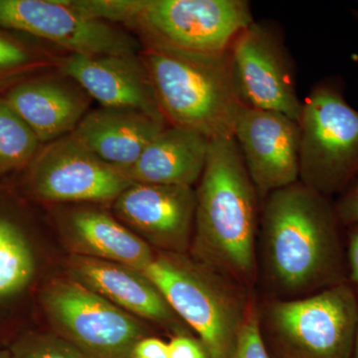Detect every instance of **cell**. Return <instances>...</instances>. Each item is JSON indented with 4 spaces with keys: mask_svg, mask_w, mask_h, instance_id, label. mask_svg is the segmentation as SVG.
Segmentation results:
<instances>
[{
    "mask_svg": "<svg viewBox=\"0 0 358 358\" xmlns=\"http://www.w3.org/2000/svg\"><path fill=\"white\" fill-rule=\"evenodd\" d=\"M345 229L348 279L358 293V225L350 226Z\"/></svg>",
    "mask_w": 358,
    "mask_h": 358,
    "instance_id": "4316f807",
    "label": "cell"
},
{
    "mask_svg": "<svg viewBox=\"0 0 358 358\" xmlns=\"http://www.w3.org/2000/svg\"><path fill=\"white\" fill-rule=\"evenodd\" d=\"M352 15L353 17L355 18V20L358 22V9H355V10H352Z\"/></svg>",
    "mask_w": 358,
    "mask_h": 358,
    "instance_id": "4dcf8cb0",
    "label": "cell"
},
{
    "mask_svg": "<svg viewBox=\"0 0 358 358\" xmlns=\"http://www.w3.org/2000/svg\"><path fill=\"white\" fill-rule=\"evenodd\" d=\"M140 57L169 126L215 140L233 136L242 105L231 74L229 51L200 54L143 44Z\"/></svg>",
    "mask_w": 358,
    "mask_h": 358,
    "instance_id": "3957f363",
    "label": "cell"
},
{
    "mask_svg": "<svg viewBox=\"0 0 358 358\" xmlns=\"http://www.w3.org/2000/svg\"><path fill=\"white\" fill-rule=\"evenodd\" d=\"M167 126L166 120L140 110L101 107L87 113L71 134L99 159L126 171Z\"/></svg>",
    "mask_w": 358,
    "mask_h": 358,
    "instance_id": "ac0fdd59",
    "label": "cell"
},
{
    "mask_svg": "<svg viewBox=\"0 0 358 358\" xmlns=\"http://www.w3.org/2000/svg\"><path fill=\"white\" fill-rule=\"evenodd\" d=\"M0 358H11L9 350H0Z\"/></svg>",
    "mask_w": 358,
    "mask_h": 358,
    "instance_id": "f1b7e54d",
    "label": "cell"
},
{
    "mask_svg": "<svg viewBox=\"0 0 358 358\" xmlns=\"http://www.w3.org/2000/svg\"><path fill=\"white\" fill-rule=\"evenodd\" d=\"M233 138L261 201L275 190L298 182V122L280 113L242 106Z\"/></svg>",
    "mask_w": 358,
    "mask_h": 358,
    "instance_id": "7c38bea8",
    "label": "cell"
},
{
    "mask_svg": "<svg viewBox=\"0 0 358 358\" xmlns=\"http://www.w3.org/2000/svg\"><path fill=\"white\" fill-rule=\"evenodd\" d=\"M334 207L343 227L358 225V178L338 195Z\"/></svg>",
    "mask_w": 358,
    "mask_h": 358,
    "instance_id": "d4e9b609",
    "label": "cell"
},
{
    "mask_svg": "<svg viewBox=\"0 0 358 358\" xmlns=\"http://www.w3.org/2000/svg\"><path fill=\"white\" fill-rule=\"evenodd\" d=\"M131 358H169V343L154 336L141 338L131 350Z\"/></svg>",
    "mask_w": 358,
    "mask_h": 358,
    "instance_id": "83f0119b",
    "label": "cell"
},
{
    "mask_svg": "<svg viewBox=\"0 0 358 358\" xmlns=\"http://www.w3.org/2000/svg\"><path fill=\"white\" fill-rule=\"evenodd\" d=\"M300 178L333 199L358 178V110L346 101L336 77L315 84L301 101Z\"/></svg>",
    "mask_w": 358,
    "mask_h": 358,
    "instance_id": "8992f818",
    "label": "cell"
},
{
    "mask_svg": "<svg viewBox=\"0 0 358 358\" xmlns=\"http://www.w3.org/2000/svg\"><path fill=\"white\" fill-rule=\"evenodd\" d=\"M11 358H93L56 334H31L8 348Z\"/></svg>",
    "mask_w": 358,
    "mask_h": 358,
    "instance_id": "603a6c76",
    "label": "cell"
},
{
    "mask_svg": "<svg viewBox=\"0 0 358 358\" xmlns=\"http://www.w3.org/2000/svg\"><path fill=\"white\" fill-rule=\"evenodd\" d=\"M43 147L0 94V180L23 173Z\"/></svg>",
    "mask_w": 358,
    "mask_h": 358,
    "instance_id": "44dd1931",
    "label": "cell"
},
{
    "mask_svg": "<svg viewBox=\"0 0 358 358\" xmlns=\"http://www.w3.org/2000/svg\"><path fill=\"white\" fill-rule=\"evenodd\" d=\"M41 303L54 334L93 358H131L134 345L152 336L147 322L69 277L47 284Z\"/></svg>",
    "mask_w": 358,
    "mask_h": 358,
    "instance_id": "ba28073f",
    "label": "cell"
},
{
    "mask_svg": "<svg viewBox=\"0 0 358 358\" xmlns=\"http://www.w3.org/2000/svg\"><path fill=\"white\" fill-rule=\"evenodd\" d=\"M23 187L44 202H114L133 181L72 134L47 143L23 171Z\"/></svg>",
    "mask_w": 358,
    "mask_h": 358,
    "instance_id": "9c48e42d",
    "label": "cell"
},
{
    "mask_svg": "<svg viewBox=\"0 0 358 358\" xmlns=\"http://www.w3.org/2000/svg\"><path fill=\"white\" fill-rule=\"evenodd\" d=\"M0 27L81 55H138V40L90 17L70 0H0Z\"/></svg>",
    "mask_w": 358,
    "mask_h": 358,
    "instance_id": "8fae6325",
    "label": "cell"
},
{
    "mask_svg": "<svg viewBox=\"0 0 358 358\" xmlns=\"http://www.w3.org/2000/svg\"><path fill=\"white\" fill-rule=\"evenodd\" d=\"M196 193L188 186L133 183L113 202L114 216L157 251L187 254Z\"/></svg>",
    "mask_w": 358,
    "mask_h": 358,
    "instance_id": "4fadbf2b",
    "label": "cell"
},
{
    "mask_svg": "<svg viewBox=\"0 0 358 358\" xmlns=\"http://www.w3.org/2000/svg\"><path fill=\"white\" fill-rule=\"evenodd\" d=\"M352 358H358V327L357 334V341H355V352H353Z\"/></svg>",
    "mask_w": 358,
    "mask_h": 358,
    "instance_id": "f546056e",
    "label": "cell"
},
{
    "mask_svg": "<svg viewBox=\"0 0 358 358\" xmlns=\"http://www.w3.org/2000/svg\"><path fill=\"white\" fill-rule=\"evenodd\" d=\"M258 317L270 358H352L358 293L346 282L303 298H258Z\"/></svg>",
    "mask_w": 358,
    "mask_h": 358,
    "instance_id": "5b68a950",
    "label": "cell"
},
{
    "mask_svg": "<svg viewBox=\"0 0 358 358\" xmlns=\"http://www.w3.org/2000/svg\"><path fill=\"white\" fill-rule=\"evenodd\" d=\"M233 358H270L259 329L258 296L245 320Z\"/></svg>",
    "mask_w": 358,
    "mask_h": 358,
    "instance_id": "cb8c5ba5",
    "label": "cell"
},
{
    "mask_svg": "<svg viewBox=\"0 0 358 358\" xmlns=\"http://www.w3.org/2000/svg\"><path fill=\"white\" fill-rule=\"evenodd\" d=\"M61 70L102 107L140 110L164 119L140 55L70 54Z\"/></svg>",
    "mask_w": 358,
    "mask_h": 358,
    "instance_id": "9a60e30c",
    "label": "cell"
},
{
    "mask_svg": "<svg viewBox=\"0 0 358 358\" xmlns=\"http://www.w3.org/2000/svg\"><path fill=\"white\" fill-rule=\"evenodd\" d=\"M58 226L72 255L121 264L138 271L154 259L152 247L101 209L74 207L59 217Z\"/></svg>",
    "mask_w": 358,
    "mask_h": 358,
    "instance_id": "e0dca14e",
    "label": "cell"
},
{
    "mask_svg": "<svg viewBox=\"0 0 358 358\" xmlns=\"http://www.w3.org/2000/svg\"><path fill=\"white\" fill-rule=\"evenodd\" d=\"M210 141L190 129L169 124L124 173L134 183L193 187L203 173Z\"/></svg>",
    "mask_w": 358,
    "mask_h": 358,
    "instance_id": "d6986e66",
    "label": "cell"
},
{
    "mask_svg": "<svg viewBox=\"0 0 358 358\" xmlns=\"http://www.w3.org/2000/svg\"><path fill=\"white\" fill-rule=\"evenodd\" d=\"M197 185L188 254L243 288L256 291L262 201L233 136L211 140Z\"/></svg>",
    "mask_w": 358,
    "mask_h": 358,
    "instance_id": "7a4b0ae2",
    "label": "cell"
},
{
    "mask_svg": "<svg viewBox=\"0 0 358 358\" xmlns=\"http://www.w3.org/2000/svg\"><path fill=\"white\" fill-rule=\"evenodd\" d=\"M1 95L43 145L72 133L91 99L78 85L46 76L25 78Z\"/></svg>",
    "mask_w": 358,
    "mask_h": 358,
    "instance_id": "2e32d148",
    "label": "cell"
},
{
    "mask_svg": "<svg viewBox=\"0 0 358 358\" xmlns=\"http://www.w3.org/2000/svg\"><path fill=\"white\" fill-rule=\"evenodd\" d=\"M141 272L197 334L209 358H233L257 291L243 288L188 253L155 250Z\"/></svg>",
    "mask_w": 358,
    "mask_h": 358,
    "instance_id": "277c9868",
    "label": "cell"
},
{
    "mask_svg": "<svg viewBox=\"0 0 358 358\" xmlns=\"http://www.w3.org/2000/svg\"><path fill=\"white\" fill-rule=\"evenodd\" d=\"M9 211L0 205V303L29 288L37 268L31 242L22 224Z\"/></svg>",
    "mask_w": 358,
    "mask_h": 358,
    "instance_id": "ffe728a7",
    "label": "cell"
},
{
    "mask_svg": "<svg viewBox=\"0 0 358 358\" xmlns=\"http://www.w3.org/2000/svg\"><path fill=\"white\" fill-rule=\"evenodd\" d=\"M70 279L100 294L134 317L152 322L176 336L190 333L159 289L141 271L98 259L71 255L66 262Z\"/></svg>",
    "mask_w": 358,
    "mask_h": 358,
    "instance_id": "5bb4252c",
    "label": "cell"
},
{
    "mask_svg": "<svg viewBox=\"0 0 358 358\" xmlns=\"http://www.w3.org/2000/svg\"><path fill=\"white\" fill-rule=\"evenodd\" d=\"M253 21L246 0H133L124 25L136 29L143 44L224 54Z\"/></svg>",
    "mask_w": 358,
    "mask_h": 358,
    "instance_id": "52a82bcc",
    "label": "cell"
},
{
    "mask_svg": "<svg viewBox=\"0 0 358 358\" xmlns=\"http://www.w3.org/2000/svg\"><path fill=\"white\" fill-rule=\"evenodd\" d=\"M231 74L242 106L300 119L293 63L279 30L255 21L238 35L229 50Z\"/></svg>",
    "mask_w": 358,
    "mask_h": 358,
    "instance_id": "30bf717a",
    "label": "cell"
},
{
    "mask_svg": "<svg viewBox=\"0 0 358 358\" xmlns=\"http://www.w3.org/2000/svg\"><path fill=\"white\" fill-rule=\"evenodd\" d=\"M345 229L333 199L300 181L268 194L257 246L264 298H303L348 282Z\"/></svg>",
    "mask_w": 358,
    "mask_h": 358,
    "instance_id": "6da1fadb",
    "label": "cell"
},
{
    "mask_svg": "<svg viewBox=\"0 0 358 358\" xmlns=\"http://www.w3.org/2000/svg\"><path fill=\"white\" fill-rule=\"evenodd\" d=\"M169 358H209L207 350L192 334L173 336L169 343Z\"/></svg>",
    "mask_w": 358,
    "mask_h": 358,
    "instance_id": "484cf974",
    "label": "cell"
},
{
    "mask_svg": "<svg viewBox=\"0 0 358 358\" xmlns=\"http://www.w3.org/2000/svg\"><path fill=\"white\" fill-rule=\"evenodd\" d=\"M22 36L0 27V94L43 63L38 47Z\"/></svg>",
    "mask_w": 358,
    "mask_h": 358,
    "instance_id": "7402d4cb",
    "label": "cell"
}]
</instances>
